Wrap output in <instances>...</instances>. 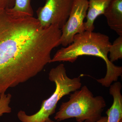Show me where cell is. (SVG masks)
I'll use <instances>...</instances> for the list:
<instances>
[{
  "mask_svg": "<svg viewBox=\"0 0 122 122\" xmlns=\"http://www.w3.org/2000/svg\"><path fill=\"white\" fill-rule=\"evenodd\" d=\"M61 32L44 28L37 18H17L0 11V94L26 82L50 63Z\"/></svg>",
  "mask_w": 122,
  "mask_h": 122,
  "instance_id": "cell-1",
  "label": "cell"
},
{
  "mask_svg": "<svg viewBox=\"0 0 122 122\" xmlns=\"http://www.w3.org/2000/svg\"><path fill=\"white\" fill-rule=\"evenodd\" d=\"M112 43L109 37L100 32L85 30L75 35L71 44L57 51L50 63L69 62L73 63L79 57L84 55L100 58L105 61L107 67L106 76L96 79L103 86L110 87L122 76V66H118L109 60V48Z\"/></svg>",
  "mask_w": 122,
  "mask_h": 122,
  "instance_id": "cell-2",
  "label": "cell"
},
{
  "mask_svg": "<svg viewBox=\"0 0 122 122\" xmlns=\"http://www.w3.org/2000/svg\"><path fill=\"white\" fill-rule=\"evenodd\" d=\"M106 107L102 96H94L84 86L71 94L68 101L62 103L54 118L58 122L74 118L77 122H95L102 117Z\"/></svg>",
  "mask_w": 122,
  "mask_h": 122,
  "instance_id": "cell-3",
  "label": "cell"
},
{
  "mask_svg": "<svg viewBox=\"0 0 122 122\" xmlns=\"http://www.w3.org/2000/svg\"><path fill=\"white\" fill-rule=\"evenodd\" d=\"M49 79L55 84L54 92L50 97L42 101L40 110L36 113L29 115L23 111H19L17 117L21 122H45L55 113L57 104L62 97L79 89L82 86L80 76L70 78L62 63L50 70Z\"/></svg>",
  "mask_w": 122,
  "mask_h": 122,
  "instance_id": "cell-4",
  "label": "cell"
},
{
  "mask_svg": "<svg viewBox=\"0 0 122 122\" xmlns=\"http://www.w3.org/2000/svg\"><path fill=\"white\" fill-rule=\"evenodd\" d=\"M73 0H46L36 11L37 19L43 28L56 25L61 29L69 16Z\"/></svg>",
  "mask_w": 122,
  "mask_h": 122,
  "instance_id": "cell-5",
  "label": "cell"
},
{
  "mask_svg": "<svg viewBox=\"0 0 122 122\" xmlns=\"http://www.w3.org/2000/svg\"><path fill=\"white\" fill-rule=\"evenodd\" d=\"M88 7V0H73L69 18L61 29L59 45L68 46L72 43L75 35L85 31L84 20Z\"/></svg>",
  "mask_w": 122,
  "mask_h": 122,
  "instance_id": "cell-6",
  "label": "cell"
},
{
  "mask_svg": "<svg viewBox=\"0 0 122 122\" xmlns=\"http://www.w3.org/2000/svg\"><path fill=\"white\" fill-rule=\"evenodd\" d=\"M110 87L109 93L113 98V102L106 112L107 122H119L122 120V84L117 81Z\"/></svg>",
  "mask_w": 122,
  "mask_h": 122,
  "instance_id": "cell-7",
  "label": "cell"
},
{
  "mask_svg": "<svg viewBox=\"0 0 122 122\" xmlns=\"http://www.w3.org/2000/svg\"><path fill=\"white\" fill-rule=\"evenodd\" d=\"M103 15L110 29L122 35V0H112Z\"/></svg>",
  "mask_w": 122,
  "mask_h": 122,
  "instance_id": "cell-8",
  "label": "cell"
},
{
  "mask_svg": "<svg viewBox=\"0 0 122 122\" xmlns=\"http://www.w3.org/2000/svg\"><path fill=\"white\" fill-rule=\"evenodd\" d=\"M89 7L84 22L85 30L93 31L95 21L99 16L103 14L112 0H88Z\"/></svg>",
  "mask_w": 122,
  "mask_h": 122,
  "instance_id": "cell-9",
  "label": "cell"
},
{
  "mask_svg": "<svg viewBox=\"0 0 122 122\" xmlns=\"http://www.w3.org/2000/svg\"><path fill=\"white\" fill-rule=\"evenodd\" d=\"M6 11L15 17L33 16L34 12L31 6V0H15L14 5Z\"/></svg>",
  "mask_w": 122,
  "mask_h": 122,
  "instance_id": "cell-10",
  "label": "cell"
},
{
  "mask_svg": "<svg viewBox=\"0 0 122 122\" xmlns=\"http://www.w3.org/2000/svg\"><path fill=\"white\" fill-rule=\"evenodd\" d=\"M109 60L112 63L122 58V35L119 36L109 48Z\"/></svg>",
  "mask_w": 122,
  "mask_h": 122,
  "instance_id": "cell-11",
  "label": "cell"
},
{
  "mask_svg": "<svg viewBox=\"0 0 122 122\" xmlns=\"http://www.w3.org/2000/svg\"><path fill=\"white\" fill-rule=\"evenodd\" d=\"M12 97L10 93L0 94V117L4 114L9 113L12 112V108L10 106Z\"/></svg>",
  "mask_w": 122,
  "mask_h": 122,
  "instance_id": "cell-12",
  "label": "cell"
},
{
  "mask_svg": "<svg viewBox=\"0 0 122 122\" xmlns=\"http://www.w3.org/2000/svg\"><path fill=\"white\" fill-rule=\"evenodd\" d=\"M14 2L15 0H0V11L12 8Z\"/></svg>",
  "mask_w": 122,
  "mask_h": 122,
  "instance_id": "cell-13",
  "label": "cell"
},
{
  "mask_svg": "<svg viewBox=\"0 0 122 122\" xmlns=\"http://www.w3.org/2000/svg\"><path fill=\"white\" fill-rule=\"evenodd\" d=\"M95 122H107V116H103L100 118L99 120Z\"/></svg>",
  "mask_w": 122,
  "mask_h": 122,
  "instance_id": "cell-14",
  "label": "cell"
},
{
  "mask_svg": "<svg viewBox=\"0 0 122 122\" xmlns=\"http://www.w3.org/2000/svg\"><path fill=\"white\" fill-rule=\"evenodd\" d=\"M55 122V121H54V120H52V119H51L50 118H48L47 120H46L45 122Z\"/></svg>",
  "mask_w": 122,
  "mask_h": 122,
  "instance_id": "cell-15",
  "label": "cell"
}]
</instances>
